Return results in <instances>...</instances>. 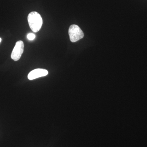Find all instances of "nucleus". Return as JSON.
I'll list each match as a JSON object with an SVG mask.
<instances>
[{"label": "nucleus", "instance_id": "f257e3e1", "mask_svg": "<svg viewBox=\"0 0 147 147\" xmlns=\"http://www.w3.org/2000/svg\"><path fill=\"white\" fill-rule=\"evenodd\" d=\"M28 20L32 30L34 32L39 31L42 25V19L40 14L36 11L30 12L28 16Z\"/></svg>", "mask_w": 147, "mask_h": 147}, {"label": "nucleus", "instance_id": "f03ea898", "mask_svg": "<svg viewBox=\"0 0 147 147\" xmlns=\"http://www.w3.org/2000/svg\"><path fill=\"white\" fill-rule=\"evenodd\" d=\"M68 33L71 42H76L84 37V32L77 25H71L69 29Z\"/></svg>", "mask_w": 147, "mask_h": 147}, {"label": "nucleus", "instance_id": "7ed1b4c3", "mask_svg": "<svg viewBox=\"0 0 147 147\" xmlns=\"http://www.w3.org/2000/svg\"><path fill=\"white\" fill-rule=\"evenodd\" d=\"M24 47L23 41L21 40L17 41L11 55V59L14 61H17L20 59L21 55L24 53Z\"/></svg>", "mask_w": 147, "mask_h": 147}, {"label": "nucleus", "instance_id": "20e7f679", "mask_svg": "<svg viewBox=\"0 0 147 147\" xmlns=\"http://www.w3.org/2000/svg\"><path fill=\"white\" fill-rule=\"evenodd\" d=\"M48 74L47 70L43 69H36L30 72L28 75L29 80H34L39 77L47 76Z\"/></svg>", "mask_w": 147, "mask_h": 147}, {"label": "nucleus", "instance_id": "39448f33", "mask_svg": "<svg viewBox=\"0 0 147 147\" xmlns=\"http://www.w3.org/2000/svg\"><path fill=\"white\" fill-rule=\"evenodd\" d=\"M28 39L30 40H32L35 39L36 38L35 35L32 33H30L27 36Z\"/></svg>", "mask_w": 147, "mask_h": 147}, {"label": "nucleus", "instance_id": "423d86ee", "mask_svg": "<svg viewBox=\"0 0 147 147\" xmlns=\"http://www.w3.org/2000/svg\"><path fill=\"white\" fill-rule=\"evenodd\" d=\"M1 38H0V42H1Z\"/></svg>", "mask_w": 147, "mask_h": 147}]
</instances>
